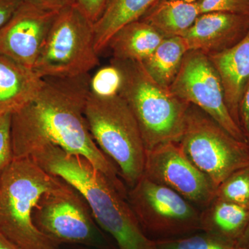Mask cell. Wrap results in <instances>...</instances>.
Instances as JSON below:
<instances>
[{
    "label": "cell",
    "instance_id": "24",
    "mask_svg": "<svg viewBox=\"0 0 249 249\" xmlns=\"http://www.w3.org/2000/svg\"><path fill=\"white\" fill-rule=\"evenodd\" d=\"M12 114H0V175L14 160L11 139Z\"/></svg>",
    "mask_w": 249,
    "mask_h": 249
},
{
    "label": "cell",
    "instance_id": "28",
    "mask_svg": "<svg viewBox=\"0 0 249 249\" xmlns=\"http://www.w3.org/2000/svg\"><path fill=\"white\" fill-rule=\"evenodd\" d=\"M22 0H0V29L11 19Z\"/></svg>",
    "mask_w": 249,
    "mask_h": 249
},
{
    "label": "cell",
    "instance_id": "6",
    "mask_svg": "<svg viewBox=\"0 0 249 249\" xmlns=\"http://www.w3.org/2000/svg\"><path fill=\"white\" fill-rule=\"evenodd\" d=\"M93 23L76 4L59 11L34 65L41 78L88 74L99 63Z\"/></svg>",
    "mask_w": 249,
    "mask_h": 249
},
{
    "label": "cell",
    "instance_id": "19",
    "mask_svg": "<svg viewBox=\"0 0 249 249\" xmlns=\"http://www.w3.org/2000/svg\"><path fill=\"white\" fill-rule=\"evenodd\" d=\"M249 222V209L214 199L200 214L201 230L237 242Z\"/></svg>",
    "mask_w": 249,
    "mask_h": 249
},
{
    "label": "cell",
    "instance_id": "13",
    "mask_svg": "<svg viewBox=\"0 0 249 249\" xmlns=\"http://www.w3.org/2000/svg\"><path fill=\"white\" fill-rule=\"evenodd\" d=\"M249 31V16L212 12L199 15L183 34L188 51L218 53L238 43Z\"/></svg>",
    "mask_w": 249,
    "mask_h": 249
},
{
    "label": "cell",
    "instance_id": "27",
    "mask_svg": "<svg viewBox=\"0 0 249 249\" xmlns=\"http://www.w3.org/2000/svg\"><path fill=\"white\" fill-rule=\"evenodd\" d=\"M240 124L247 142H249V81L240 103Z\"/></svg>",
    "mask_w": 249,
    "mask_h": 249
},
{
    "label": "cell",
    "instance_id": "29",
    "mask_svg": "<svg viewBox=\"0 0 249 249\" xmlns=\"http://www.w3.org/2000/svg\"><path fill=\"white\" fill-rule=\"evenodd\" d=\"M237 244L242 248L245 249L249 248V222L246 227L243 233L241 235L240 239L237 240Z\"/></svg>",
    "mask_w": 249,
    "mask_h": 249
},
{
    "label": "cell",
    "instance_id": "10",
    "mask_svg": "<svg viewBox=\"0 0 249 249\" xmlns=\"http://www.w3.org/2000/svg\"><path fill=\"white\" fill-rule=\"evenodd\" d=\"M142 176L173 190L194 206L204 209L215 198L217 188L187 158L178 142L146 151Z\"/></svg>",
    "mask_w": 249,
    "mask_h": 249
},
{
    "label": "cell",
    "instance_id": "23",
    "mask_svg": "<svg viewBox=\"0 0 249 249\" xmlns=\"http://www.w3.org/2000/svg\"><path fill=\"white\" fill-rule=\"evenodd\" d=\"M201 14L212 12L249 16V0H198Z\"/></svg>",
    "mask_w": 249,
    "mask_h": 249
},
{
    "label": "cell",
    "instance_id": "14",
    "mask_svg": "<svg viewBox=\"0 0 249 249\" xmlns=\"http://www.w3.org/2000/svg\"><path fill=\"white\" fill-rule=\"evenodd\" d=\"M207 55L220 78L228 109L240 127V103L249 81V31L233 47Z\"/></svg>",
    "mask_w": 249,
    "mask_h": 249
},
{
    "label": "cell",
    "instance_id": "31",
    "mask_svg": "<svg viewBox=\"0 0 249 249\" xmlns=\"http://www.w3.org/2000/svg\"><path fill=\"white\" fill-rule=\"evenodd\" d=\"M180 1H186V2L188 3H193L196 2V1H197L198 0H180Z\"/></svg>",
    "mask_w": 249,
    "mask_h": 249
},
{
    "label": "cell",
    "instance_id": "25",
    "mask_svg": "<svg viewBox=\"0 0 249 249\" xmlns=\"http://www.w3.org/2000/svg\"><path fill=\"white\" fill-rule=\"evenodd\" d=\"M109 0H76V4L94 24L99 19Z\"/></svg>",
    "mask_w": 249,
    "mask_h": 249
},
{
    "label": "cell",
    "instance_id": "21",
    "mask_svg": "<svg viewBox=\"0 0 249 249\" xmlns=\"http://www.w3.org/2000/svg\"><path fill=\"white\" fill-rule=\"evenodd\" d=\"M155 249H245L234 241L205 232L182 237L156 240Z\"/></svg>",
    "mask_w": 249,
    "mask_h": 249
},
{
    "label": "cell",
    "instance_id": "1",
    "mask_svg": "<svg viewBox=\"0 0 249 249\" xmlns=\"http://www.w3.org/2000/svg\"><path fill=\"white\" fill-rule=\"evenodd\" d=\"M43 79L35 97L11 116L14 159L29 157L47 145H56L67 153L85 157L127 196L120 173L98 147L88 128L85 109L92 88L89 73Z\"/></svg>",
    "mask_w": 249,
    "mask_h": 249
},
{
    "label": "cell",
    "instance_id": "11",
    "mask_svg": "<svg viewBox=\"0 0 249 249\" xmlns=\"http://www.w3.org/2000/svg\"><path fill=\"white\" fill-rule=\"evenodd\" d=\"M83 199L63 181L40 198L33 214L34 224L58 245L89 243L93 240L95 231Z\"/></svg>",
    "mask_w": 249,
    "mask_h": 249
},
{
    "label": "cell",
    "instance_id": "15",
    "mask_svg": "<svg viewBox=\"0 0 249 249\" xmlns=\"http://www.w3.org/2000/svg\"><path fill=\"white\" fill-rule=\"evenodd\" d=\"M43 83L34 70L0 54V114H13L24 107Z\"/></svg>",
    "mask_w": 249,
    "mask_h": 249
},
{
    "label": "cell",
    "instance_id": "2",
    "mask_svg": "<svg viewBox=\"0 0 249 249\" xmlns=\"http://www.w3.org/2000/svg\"><path fill=\"white\" fill-rule=\"evenodd\" d=\"M29 157L79 193L96 222L114 237L120 249H155V240L145 235L127 198L85 157L53 145L42 147Z\"/></svg>",
    "mask_w": 249,
    "mask_h": 249
},
{
    "label": "cell",
    "instance_id": "17",
    "mask_svg": "<svg viewBox=\"0 0 249 249\" xmlns=\"http://www.w3.org/2000/svg\"><path fill=\"white\" fill-rule=\"evenodd\" d=\"M157 0H109L93 24L95 49L98 54L107 48L111 36L121 28L140 19Z\"/></svg>",
    "mask_w": 249,
    "mask_h": 249
},
{
    "label": "cell",
    "instance_id": "8",
    "mask_svg": "<svg viewBox=\"0 0 249 249\" xmlns=\"http://www.w3.org/2000/svg\"><path fill=\"white\" fill-rule=\"evenodd\" d=\"M127 200L142 230L161 239L201 230V212L173 190L142 176Z\"/></svg>",
    "mask_w": 249,
    "mask_h": 249
},
{
    "label": "cell",
    "instance_id": "26",
    "mask_svg": "<svg viewBox=\"0 0 249 249\" xmlns=\"http://www.w3.org/2000/svg\"><path fill=\"white\" fill-rule=\"evenodd\" d=\"M22 1L54 12H59L65 8L76 4V0H22Z\"/></svg>",
    "mask_w": 249,
    "mask_h": 249
},
{
    "label": "cell",
    "instance_id": "7",
    "mask_svg": "<svg viewBox=\"0 0 249 249\" xmlns=\"http://www.w3.org/2000/svg\"><path fill=\"white\" fill-rule=\"evenodd\" d=\"M187 158L216 188L232 174L249 165V143L232 137L196 106L187 111L184 131L178 142Z\"/></svg>",
    "mask_w": 249,
    "mask_h": 249
},
{
    "label": "cell",
    "instance_id": "5",
    "mask_svg": "<svg viewBox=\"0 0 249 249\" xmlns=\"http://www.w3.org/2000/svg\"><path fill=\"white\" fill-rule=\"evenodd\" d=\"M85 116L98 147L115 162L124 183L133 187L143 175L146 150L127 103L118 93L103 94L91 88Z\"/></svg>",
    "mask_w": 249,
    "mask_h": 249
},
{
    "label": "cell",
    "instance_id": "30",
    "mask_svg": "<svg viewBox=\"0 0 249 249\" xmlns=\"http://www.w3.org/2000/svg\"><path fill=\"white\" fill-rule=\"evenodd\" d=\"M0 249H19L0 232Z\"/></svg>",
    "mask_w": 249,
    "mask_h": 249
},
{
    "label": "cell",
    "instance_id": "22",
    "mask_svg": "<svg viewBox=\"0 0 249 249\" xmlns=\"http://www.w3.org/2000/svg\"><path fill=\"white\" fill-rule=\"evenodd\" d=\"M214 199L235 203L249 209V165L223 181L216 190Z\"/></svg>",
    "mask_w": 249,
    "mask_h": 249
},
{
    "label": "cell",
    "instance_id": "18",
    "mask_svg": "<svg viewBox=\"0 0 249 249\" xmlns=\"http://www.w3.org/2000/svg\"><path fill=\"white\" fill-rule=\"evenodd\" d=\"M197 1L157 0L141 19L157 29L165 37L181 36L199 17Z\"/></svg>",
    "mask_w": 249,
    "mask_h": 249
},
{
    "label": "cell",
    "instance_id": "16",
    "mask_svg": "<svg viewBox=\"0 0 249 249\" xmlns=\"http://www.w3.org/2000/svg\"><path fill=\"white\" fill-rule=\"evenodd\" d=\"M164 38L157 29L140 19L116 31L107 48L110 49L113 59L142 62L153 53Z\"/></svg>",
    "mask_w": 249,
    "mask_h": 249
},
{
    "label": "cell",
    "instance_id": "4",
    "mask_svg": "<svg viewBox=\"0 0 249 249\" xmlns=\"http://www.w3.org/2000/svg\"><path fill=\"white\" fill-rule=\"evenodd\" d=\"M62 182L31 157L14 159L0 175V232L19 249H58L36 227L33 214L40 198Z\"/></svg>",
    "mask_w": 249,
    "mask_h": 249
},
{
    "label": "cell",
    "instance_id": "9",
    "mask_svg": "<svg viewBox=\"0 0 249 249\" xmlns=\"http://www.w3.org/2000/svg\"><path fill=\"white\" fill-rule=\"evenodd\" d=\"M168 89L177 97L204 111L232 137L249 142L228 109L220 78L206 53L188 51Z\"/></svg>",
    "mask_w": 249,
    "mask_h": 249
},
{
    "label": "cell",
    "instance_id": "12",
    "mask_svg": "<svg viewBox=\"0 0 249 249\" xmlns=\"http://www.w3.org/2000/svg\"><path fill=\"white\" fill-rule=\"evenodd\" d=\"M58 13L22 1L0 29V54L33 70Z\"/></svg>",
    "mask_w": 249,
    "mask_h": 249
},
{
    "label": "cell",
    "instance_id": "3",
    "mask_svg": "<svg viewBox=\"0 0 249 249\" xmlns=\"http://www.w3.org/2000/svg\"><path fill=\"white\" fill-rule=\"evenodd\" d=\"M119 76L118 93L124 98L139 124L146 151L182 137L191 104L158 84L141 62L113 59Z\"/></svg>",
    "mask_w": 249,
    "mask_h": 249
},
{
    "label": "cell",
    "instance_id": "20",
    "mask_svg": "<svg viewBox=\"0 0 249 249\" xmlns=\"http://www.w3.org/2000/svg\"><path fill=\"white\" fill-rule=\"evenodd\" d=\"M188 52L186 42L181 36L165 37L153 53L141 63L158 84L169 88Z\"/></svg>",
    "mask_w": 249,
    "mask_h": 249
}]
</instances>
